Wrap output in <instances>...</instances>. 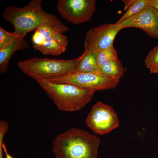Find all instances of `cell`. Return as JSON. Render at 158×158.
<instances>
[{"mask_svg": "<svg viewBox=\"0 0 158 158\" xmlns=\"http://www.w3.org/2000/svg\"><path fill=\"white\" fill-rule=\"evenodd\" d=\"M42 1L32 0L22 7L11 5L6 7L3 16L13 26L14 33L19 36H25L28 33L36 30L43 24L49 25L62 34L69 30L54 15L43 9Z\"/></svg>", "mask_w": 158, "mask_h": 158, "instance_id": "6da1fadb", "label": "cell"}, {"mask_svg": "<svg viewBox=\"0 0 158 158\" xmlns=\"http://www.w3.org/2000/svg\"><path fill=\"white\" fill-rule=\"evenodd\" d=\"M99 138L82 129L73 128L53 140L56 158H97Z\"/></svg>", "mask_w": 158, "mask_h": 158, "instance_id": "7a4b0ae2", "label": "cell"}, {"mask_svg": "<svg viewBox=\"0 0 158 158\" xmlns=\"http://www.w3.org/2000/svg\"><path fill=\"white\" fill-rule=\"evenodd\" d=\"M36 81L58 109L66 111L81 110L91 101L95 92L70 84Z\"/></svg>", "mask_w": 158, "mask_h": 158, "instance_id": "3957f363", "label": "cell"}, {"mask_svg": "<svg viewBox=\"0 0 158 158\" xmlns=\"http://www.w3.org/2000/svg\"><path fill=\"white\" fill-rule=\"evenodd\" d=\"M81 56L72 60L35 57L21 60L17 65L25 74L35 81L45 80L76 72Z\"/></svg>", "mask_w": 158, "mask_h": 158, "instance_id": "277c9868", "label": "cell"}, {"mask_svg": "<svg viewBox=\"0 0 158 158\" xmlns=\"http://www.w3.org/2000/svg\"><path fill=\"white\" fill-rule=\"evenodd\" d=\"M44 81L54 83L70 84L94 92L114 89L120 82L119 80L107 77L102 73L76 72Z\"/></svg>", "mask_w": 158, "mask_h": 158, "instance_id": "5b68a950", "label": "cell"}, {"mask_svg": "<svg viewBox=\"0 0 158 158\" xmlns=\"http://www.w3.org/2000/svg\"><path fill=\"white\" fill-rule=\"evenodd\" d=\"M32 46L44 55L59 56L66 50L68 44L67 37L50 25H41L33 35Z\"/></svg>", "mask_w": 158, "mask_h": 158, "instance_id": "8992f818", "label": "cell"}, {"mask_svg": "<svg viewBox=\"0 0 158 158\" xmlns=\"http://www.w3.org/2000/svg\"><path fill=\"white\" fill-rule=\"evenodd\" d=\"M85 122L95 133L100 135L110 132L119 124L113 108L101 102L93 105Z\"/></svg>", "mask_w": 158, "mask_h": 158, "instance_id": "52a82bcc", "label": "cell"}, {"mask_svg": "<svg viewBox=\"0 0 158 158\" xmlns=\"http://www.w3.org/2000/svg\"><path fill=\"white\" fill-rule=\"evenodd\" d=\"M95 0H59L58 11L61 16L75 24L89 21L96 10Z\"/></svg>", "mask_w": 158, "mask_h": 158, "instance_id": "ba28073f", "label": "cell"}, {"mask_svg": "<svg viewBox=\"0 0 158 158\" xmlns=\"http://www.w3.org/2000/svg\"><path fill=\"white\" fill-rule=\"evenodd\" d=\"M122 29L117 23H107L89 30L85 40V51L98 52L113 45L114 38Z\"/></svg>", "mask_w": 158, "mask_h": 158, "instance_id": "9c48e42d", "label": "cell"}, {"mask_svg": "<svg viewBox=\"0 0 158 158\" xmlns=\"http://www.w3.org/2000/svg\"><path fill=\"white\" fill-rule=\"evenodd\" d=\"M117 23L122 29L139 28L152 37L158 40V11L154 7L147 5L135 14Z\"/></svg>", "mask_w": 158, "mask_h": 158, "instance_id": "30bf717a", "label": "cell"}, {"mask_svg": "<svg viewBox=\"0 0 158 158\" xmlns=\"http://www.w3.org/2000/svg\"><path fill=\"white\" fill-rule=\"evenodd\" d=\"M25 36H20L0 49V73L6 71L9 59L15 51L23 50L29 47Z\"/></svg>", "mask_w": 158, "mask_h": 158, "instance_id": "8fae6325", "label": "cell"}, {"mask_svg": "<svg viewBox=\"0 0 158 158\" xmlns=\"http://www.w3.org/2000/svg\"><path fill=\"white\" fill-rule=\"evenodd\" d=\"M98 52L84 51L81 55V58L77 64L75 72L102 73L97 62V56Z\"/></svg>", "mask_w": 158, "mask_h": 158, "instance_id": "7c38bea8", "label": "cell"}, {"mask_svg": "<svg viewBox=\"0 0 158 158\" xmlns=\"http://www.w3.org/2000/svg\"><path fill=\"white\" fill-rule=\"evenodd\" d=\"M100 69L105 76L116 80H120L124 75L121 63L118 59L107 62Z\"/></svg>", "mask_w": 158, "mask_h": 158, "instance_id": "4fadbf2b", "label": "cell"}, {"mask_svg": "<svg viewBox=\"0 0 158 158\" xmlns=\"http://www.w3.org/2000/svg\"><path fill=\"white\" fill-rule=\"evenodd\" d=\"M117 59V52L112 45L99 51L97 55L96 59L98 66L100 68L107 62Z\"/></svg>", "mask_w": 158, "mask_h": 158, "instance_id": "5bb4252c", "label": "cell"}, {"mask_svg": "<svg viewBox=\"0 0 158 158\" xmlns=\"http://www.w3.org/2000/svg\"><path fill=\"white\" fill-rule=\"evenodd\" d=\"M147 0H134L129 6L126 13L116 22L119 23L135 14L147 6Z\"/></svg>", "mask_w": 158, "mask_h": 158, "instance_id": "9a60e30c", "label": "cell"}, {"mask_svg": "<svg viewBox=\"0 0 158 158\" xmlns=\"http://www.w3.org/2000/svg\"><path fill=\"white\" fill-rule=\"evenodd\" d=\"M146 67L149 70L158 63V45L151 50L144 60Z\"/></svg>", "mask_w": 158, "mask_h": 158, "instance_id": "2e32d148", "label": "cell"}, {"mask_svg": "<svg viewBox=\"0 0 158 158\" xmlns=\"http://www.w3.org/2000/svg\"><path fill=\"white\" fill-rule=\"evenodd\" d=\"M20 36L7 32L0 27V49Z\"/></svg>", "mask_w": 158, "mask_h": 158, "instance_id": "e0dca14e", "label": "cell"}, {"mask_svg": "<svg viewBox=\"0 0 158 158\" xmlns=\"http://www.w3.org/2000/svg\"><path fill=\"white\" fill-rule=\"evenodd\" d=\"M147 5L154 7L158 11V0H147Z\"/></svg>", "mask_w": 158, "mask_h": 158, "instance_id": "ac0fdd59", "label": "cell"}, {"mask_svg": "<svg viewBox=\"0 0 158 158\" xmlns=\"http://www.w3.org/2000/svg\"><path fill=\"white\" fill-rule=\"evenodd\" d=\"M2 146L3 149L4 150V151L5 153L6 158H14L8 153L6 146L3 142L2 144Z\"/></svg>", "mask_w": 158, "mask_h": 158, "instance_id": "d6986e66", "label": "cell"}, {"mask_svg": "<svg viewBox=\"0 0 158 158\" xmlns=\"http://www.w3.org/2000/svg\"><path fill=\"white\" fill-rule=\"evenodd\" d=\"M134 0H123V1L125 4V7L124 8V10H127L129 6L133 2Z\"/></svg>", "mask_w": 158, "mask_h": 158, "instance_id": "ffe728a7", "label": "cell"}, {"mask_svg": "<svg viewBox=\"0 0 158 158\" xmlns=\"http://www.w3.org/2000/svg\"><path fill=\"white\" fill-rule=\"evenodd\" d=\"M150 73L158 74V63L150 69Z\"/></svg>", "mask_w": 158, "mask_h": 158, "instance_id": "44dd1931", "label": "cell"}, {"mask_svg": "<svg viewBox=\"0 0 158 158\" xmlns=\"http://www.w3.org/2000/svg\"><path fill=\"white\" fill-rule=\"evenodd\" d=\"M3 139V138H0V158H3L2 146Z\"/></svg>", "mask_w": 158, "mask_h": 158, "instance_id": "7402d4cb", "label": "cell"}]
</instances>
